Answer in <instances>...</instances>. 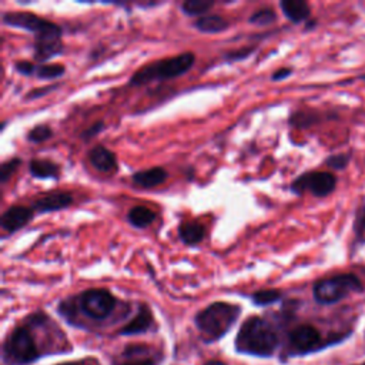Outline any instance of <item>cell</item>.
Listing matches in <instances>:
<instances>
[{
    "label": "cell",
    "mask_w": 365,
    "mask_h": 365,
    "mask_svg": "<svg viewBox=\"0 0 365 365\" xmlns=\"http://www.w3.org/2000/svg\"><path fill=\"white\" fill-rule=\"evenodd\" d=\"M327 164H328L331 168L342 170V168L348 164V155H345V154L331 155V157H328V158H327Z\"/></svg>",
    "instance_id": "30"
},
{
    "label": "cell",
    "mask_w": 365,
    "mask_h": 365,
    "mask_svg": "<svg viewBox=\"0 0 365 365\" xmlns=\"http://www.w3.org/2000/svg\"><path fill=\"white\" fill-rule=\"evenodd\" d=\"M275 20H277V13L271 7L258 9L248 17V23L255 24V26H267V24L274 23Z\"/></svg>",
    "instance_id": "24"
},
{
    "label": "cell",
    "mask_w": 365,
    "mask_h": 365,
    "mask_svg": "<svg viewBox=\"0 0 365 365\" xmlns=\"http://www.w3.org/2000/svg\"><path fill=\"white\" fill-rule=\"evenodd\" d=\"M291 74H292V70H291V68H288V67H281V68H278L277 71H274V73L271 74V80H272V81H279V80L287 78V77L291 76Z\"/></svg>",
    "instance_id": "33"
},
{
    "label": "cell",
    "mask_w": 365,
    "mask_h": 365,
    "mask_svg": "<svg viewBox=\"0 0 365 365\" xmlns=\"http://www.w3.org/2000/svg\"><path fill=\"white\" fill-rule=\"evenodd\" d=\"M195 56L191 51H185L173 57L155 60L143 66L130 77V86H143L151 81H161L175 78L185 74L194 64Z\"/></svg>",
    "instance_id": "2"
},
{
    "label": "cell",
    "mask_w": 365,
    "mask_h": 365,
    "mask_svg": "<svg viewBox=\"0 0 365 365\" xmlns=\"http://www.w3.org/2000/svg\"><path fill=\"white\" fill-rule=\"evenodd\" d=\"M195 29L201 33H221L230 27V23L227 19L218 16V14H207L202 17H198L194 23Z\"/></svg>",
    "instance_id": "19"
},
{
    "label": "cell",
    "mask_w": 365,
    "mask_h": 365,
    "mask_svg": "<svg viewBox=\"0 0 365 365\" xmlns=\"http://www.w3.org/2000/svg\"><path fill=\"white\" fill-rule=\"evenodd\" d=\"M251 298L257 305H269L281 298V292L278 289H261L254 292Z\"/></svg>",
    "instance_id": "25"
},
{
    "label": "cell",
    "mask_w": 365,
    "mask_h": 365,
    "mask_svg": "<svg viewBox=\"0 0 365 365\" xmlns=\"http://www.w3.org/2000/svg\"><path fill=\"white\" fill-rule=\"evenodd\" d=\"M289 342L294 351L308 352L315 349L321 342L319 332L311 325H299L289 334Z\"/></svg>",
    "instance_id": "11"
},
{
    "label": "cell",
    "mask_w": 365,
    "mask_h": 365,
    "mask_svg": "<svg viewBox=\"0 0 365 365\" xmlns=\"http://www.w3.org/2000/svg\"><path fill=\"white\" fill-rule=\"evenodd\" d=\"M362 291V284L354 274H338L314 284V298L319 304H334L352 292Z\"/></svg>",
    "instance_id": "4"
},
{
    "label": "cell",
    "mask_w": 365,
    "mask_h": 365,
    "mask_svg": "<svg viewBox=\"0 0 365 365\" xmlns=\"http://www.w3.org/2000/svg\"><path fill=\"white\" fill-rule=\"evenodd\" d=\"M6 354L16 364H27L38 356L33 335L24 327L16 328L6 341Z\"/></svg>",
    "instance_id": "6"
},
{
    "label": "cell",
    "mask_w": 365,
    "mask_h": 365,
    "mask_svg": "<svg viewBox=\"0 0 365 365\" xmlns=\"http://www.w3.org/2000/svg\"><path fill=\"white\" fill-rule=\"evenodd\" d=\"M88 161L96 170L101 173H110L113 170H117L115 154L104 145H94L88 151Z\"/></svg>",
    "instance_id": "13"
},
{
    "label": "cell",
    "mask_w": 365,
    "mask_h": 365,
    "mask_svg": "<svg viewBox=\"0 0 365 365\" xmlns=\"http://www.w3.org/2000/svg\"><path fill=\"white\" fill-rule=\"evenodd\" d=\"M29 171L31 177L37 180H47V178L56 180L60 175V167L51 160H43V158H33L29 163Z\"/></svg>",
    "instance_id": "15"
},
{
    "label": "cell",
    "mask_w": 365,
    "mask_h": 365,
    "mask_svg": "<svg viewBox=\"0 0 365 365\" xmlns=\"http://www.w3.org/2000/svg\"><path fill=\"white\" fill-rule=\"evenodd\" d=\"M362 78H365V76H364V77H362Z\"/></svg>",
    "instance_id": "35"
},
{
    "label": "cell",
    "mask_w": 365,
    "mask_h": 365,
    "mask_svg": "<svg viewBox=\"0 0 365 365\" xmlns=\"http://www.w3.org/2000/svg\"><path fill=\"white\" fill-rule=\"evenodd\" d=\"M238 351L254 355H271L277 346V334L272 327L259 317L244 321L237 335Z\"/></svg>",
    "instance_id": "1"
},
{
    "label": "cell",
    "mask_w": 365,
    "mask_h": 365,
    "mask_svg": "<svg viewBox=\"0 0 365 365\" xmlns=\"http://www.w3.org/2000/svg\"><path fill=\"white\" fill-rule=\"evenodd\" d=\"M117 365H155V361L145 346H128Z\"/></svg>",
    "instance_id": "21"
},
{
    "label": "cell",
    "mask_w": 365,
    "mask_h": 365,
    "mask_svg": "<svg viewBox=\"0 0 365 365\" xmlns=\"http://www.w3.org/2000/svg\"><path fill=\"white\" fill-rule=\"evenodd\" d=\"M74 198L73 194L68 191H50L38 197L33 202V211H37L40 214L44 212H53L60 211L64 208H68L73 204Z\"/></svg>",
    "instance_id": "9"
},
{
    "label": "cell",
    "mask_w": 365,
    "mask_h": 365,
    "mask_svg": "<svg viewBox=\"0 0 365 365\" xmlns=\"http://www.w3.org/2000/svg\"><path fill=\"white\" fill-rule=\"evenodd\" d=\"M80 307L88 317L94 319H104L113 312L115 298L104 288H91L80 295Z\"/></svg>",
    "instance_id": "8"
},
{
    "label": "cell",
    "mask_w": 365,
    "mask_h": 365,
    "mask_svg": "<svg viewBox=\"0 0 365 365\" xmlns=\"http://www.w3.org/2000/svg\"><path fill=\"white\" fill-rule=\"evenodd\" d=\"M279 7L284 16L292 23H301L309 17V6L304 0H282Z\"/></svg>",
    "instance_id": "16"
},
{
    "label": "cell",
    "mask_w": 365,
    "mask_h": 365,
    "mask_svg": "<svg viewBox=\"0 0 365 365\" xmlns=\"http://www.w3.org/2000/svg\"><path fill=\"white\" fill-rule=\"evenodd\" d=\"M155 212L145 205H134L127 212V221L135 228H145L155 221Z\"/></svg>",
    "instance_id": "20"
},
{
    "label": "cell",
    "mask_w": 365,
    "mask_h": 365,
    "mask_svg": "<svg viewBox=\"0 0 365 365\" xmlns=\"http://www.w3.org/2000/svg\"><path fill=\"white\" fill-rule=\"evenodd\" d=\"M168 174L163 167H151L147 170H140L131 175L135 185L143 188H154L167 180Z\"/></svg>",
    "instance_id": "14"
},
{
    "label": "cell",
    "mask_w": 365,
    "mask_h": 365,
    "mask_svg": "<svg viewBox=\"0 0 365 365\" xmlns=\"http://www.w3.org/2000/svg\"><path fill=\"white\" fill-rule=\"evenodd\" d=\"M33 208L24 205L9 207L0 217V225L7 232H16L26 227L33 220Z\"/></svg>",
    "instance_id": "10"
},
{
    "label": "cell",
    "mask_w": 365,
    "mask_h": 365,
    "mask_svg": "<svg viewBox=\"0 0 365 365\" xmlns=\"http://www.w3.org/2000/svg\"><path fill=\"white\" fill-rule=\"evenodd\" d=\"M1 20L6 26L23 29L26 31L33 33L36 38L51 36V34L61 36V27L58 24L46 19H41L29 11H7L3 14Z\"/></svg>",
    "instance_id": "5"
},
{
    "label": "cell",
    "mask_w": 365,
    "mask_h": 365,
    "mask_svg": "<svg viewBox=\"0 0 365 365\" xmlns=\"http://www.w3.org/2000/svg\"><path fill=\"white\" fill-rule=\"evenodd\" d=\"M101 130H104V123L103 121H97L91 127H88L86 131L81 133V138L83 140H88L91 137H94L97 133H100Z\"/></svg>",
    "instance_id": "32"
},
{
    "label": "cell",
    "mask_w": 365,
    "mask_h": 365,
    "mask_svg": "<svg viewBox=\"0 0 365 365\" xmlns=\"http://www.w3.org/2000/svg\"><path fill=\"white\" fill-rule=\"evenodd\" d=\"M240 312L238 305L222 301L212 302L197 314L195 324L207 339H217L231 328Z\"/></svg>",
    "instance_id": "3"
},
{
    "label": "cell",
    "mask_w": 365,
    "mask_h": 365,
    "mask_svg": "<svg viewBox=\"0 0 365 365\" xmlns=\"http://www.w3.org/2000/svg\"><path fill=\"white\" fill-rule=\"evenodd\" d=\"M14 68H16L17 73H20V74H23V76H33V74H36L37 66L33 64L31 61L20 60V61H16V63H14Z\"/></svg>",
    "instance_id": "29"
},
{
    "label": "cell",
    "mask_w": 365,
    "mask_h": 365,
    "mask_svg": "<svg viewBox=\"0 0 365 365\" xmlns=\"http://www.w3.org/2000/svg\"><path fill=\"white\" fill-rule=\"evenodd\" d=\"M151 322H153V315H151L150 308L145 305H141L138 308V312L135 314V317L121 329V334L131 335V334L144 332L150 328Z\"/></svg>",
    "instance_id": "17"
},
{
    "label": "cell",
    "mask_w": 365,
    "mask_h": 365,
    "mask_svg": "<svg viewBox=\"0 0 365 365\" xmlns=\"http://www.w3.org/2000/svg\"><path fill=\"white\" fill-rule=\"evenodd\" d=\"M61 365H80V364H61Z\"/></svg>",
    "instance_id": "34"
},
{
    "label": "cell",
    "mask_w": 365,
    "mask_h": 365,
    "mask_svg": "<svg viewBox=\"0 0 365 365\" xmlns=\"http://www.w3.org/2000/svg\"><path fill=\"white\" fill-rule=\"evenodd\" d=\"M336 178L328 171H309L301 174L291 184V191L294 194H304L309 191L312 195L325 197L335 190Z\"/></svg>",
    "instance_id": "7"
},
{
    "label": "cell",
    "mask_w": 365,
    "mask_h": 365,
    "mask_svg": "<svg viewBox=\"0 0 365 365\" xmlns=\"http://www.w3.org/2000/svg\"><path fill=\"white\" fill-rule=\"evenodd\" d=\"M20 164H21V160L17 158V157L4 161V163L0 165V182H1V184H6V182L9 181V178L14 174V171L19 168Z\"/></svg>",
    "instance_id": "27"
},
{
    "label": "cell",
    "mask_w": 365,
    "mask_h": 365,
    "mask_svg": "<svg viewBox=\"0 0 365 365\" xmlns=\"http://www.w3.org/2000/svg\"><path fill=\"white\" fill-rule=\"evenodd\" d=\"M212 0H187L181 4V10L187 16H205V13L214 7Z\"/></svg>",
    "instance_id": "22"
},
{
    "label": "cell",
    "mask_w": 365,
    "mask_h": 365,
    "mask_svg": "<svg viewBox=\"0 0 365 365\" xmlns=\"http://www.w3.org/2000/svg\"><path fill=\"white\" fill-rule=\"evenodd\" d=\"M66 73V68L63 64H41L37 66L36 70V77L40 80H54L61 77Z\"/></svg>",
    "instance_id": "23"
},
{
    "label": "cell",
    "mask_w": 365,
    "mask_h": 365,
    "mask_svg": "<svg viewBox=\"0 0 365 365\" xmlns=\"http://www.w3.org/2000/svg\"><path fill=\"white\" fill-rule=\"evenodd\" d=\"M51 135H53V130L47 124H38L27 133V140L30 143H43L48 140Z\"/></svg>",
    "instance_id": "26"
},
{
    "label": "cell",
    "mask_w": 365,
    "mask_h": 365,
    "mask_svg": "<svg viewBox=\"0 0 365 365\" xmlns=\"http://www.w3.org/2000/svg\"><path fill=\"white\" fill-rule=\"evenodd\" d=\"M57 87V84H51V86H47V87H41V88H34V90H30L27 94H26V100H33V98H40L46 94L50 93V90H54Z\"/></svg>",
    "instance_id": "31"
},
{
    "label": "cell",
    "mask_w": 365,
    "mask_h": 365,
    "mask_svg": "<svg viewBox=\"0 0 365 365\" xmlns=\"http://www.w3.org/2000/svg\"><path fill=\"white\" fill-rule=\"evenodd\" d=\"M204 235L205 230L197 221H185L178 225V237L187 245H195L201 242Z\"/></svg>",
    "instance_id": "18"
},
{
    "label": "cell",
    "mask_w": 365,
    "mask_h": 365,
    "mask_svg": "<svg viewBox=\"0 0 365 365\" xmlns=\"http://www.w3.org/2000/svg\"><path fill=\"white\" fill-rule=\"evenodd\" d=\"M255 50V47H241V48H237V50H232V51H228L224 54V58L228 60V61H238V60H244L247 58L250 54H252Z\"/></svg>",
    "instance_id": "28"
},
{
    "label": "cell",
    "mask_w": 365,
    "mask_h": 365,
    "mask_svg": "<svg viewBox=\"0 0 365 365\" xmlns=\"http://www.w3.org/2000/svg\"><path fill=\"white\" fill-rule=\"evenodd\" d=\"M63 41L61 36L51 34L38 37L34 40V58L40 63H44L50 60L51 57H56L63 53Z\"/></svg>",
    "instance_id": "12"
}]
</instances>
